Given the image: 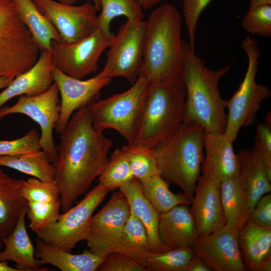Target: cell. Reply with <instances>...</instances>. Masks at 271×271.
I'll return each mask as SVG.
<instances>
[{
	"label": "cell",
	"instance_id": "obj_1",
	"mask_svg": "<svg viewBox=\"0 0 271 271\" xmlns=\"http://www.w3.org/2000/svg\"><path fill=\"white\" fill-rule=\"evenodd\" d=\"M60 133L52 165L64 212L101 174L112 142L93 128L87 107L74 112Z\"/></svg>",
	"mask_w": 271,
	"mask_h": 271
},
{
	"label": "cell",
	"instance_id": "obj_2",
	"mask_svg": "<svg viewBox=\"0 0 271 271\" xmlns=\"http://www.w3.org/2000/svg\"><path fill=\"white\" fill-rule=\"evenodd\" d=\"M146 21L143 62L139 77L151 84L170 81L183 76L182 17L173 5L155 9Z\"/></svg>",
	"mask_w": 271,
	"mask_h": 271
},
{
	"label": "cell",
	"instance_id": "obj_3",
	"mask_svg": "<svg viewBox=\"0 0 271 271\" xmlns=\"http://www.w3.org/2000/svg\"><path fill=\"white\" fill-rule=\"evenodd\" d=\"M183 78L186 90L184 120L199 123L206 132H224L227 124V99L221 96L218 85L232 62L218 70L207 68L194 48L183 42Z\"/></svg>",
	"mask_w": 271,
	"mask_h": 271
},
{
	"label": "cell",
	"instance_id": "obj_4",
	"mask_svg": "<svg viewBox=\"0 0 271 271\" xmlns=\"http://www.w3.org/2000/svg\"><path fill=\"white\" fill-rule=\"evenodd\" d=\"M205 131L198 122L186 120L172 137L152 149L160 175L191 200L204 157Z\"/></svg>",
	"mask_w": 271,
	"mask_h": 271
},
{
	"label": "cell",
	"instance_id": "obj_5",
	"mask_svg": "<svg viewBox=\"0 0 271 271\" xmlns=\"http://www.w3.org/2000/svg\"><path fill=\"white\" fill-rule=\"evenodd\" d=\"M186 98L183 76L149 84L145 112L133 144L153 149L172 137L184 121Z\"/></svg>",
	"mask_w": 271,
	"mask_h": 271
},
{
	"label": "cell",
	"instance_id": "obj_6",
	"mask_svg": "<svg viewBox=\"0 0 271 271\" xmlns=\"http://www.w3.org/2000/svg\"><path fill=\"white\" fill-rule=\"evenodd\" d=\"M149 88V82L139 77L126 91L87 106L93 128L102 132L115 130L127 144H133L145 112Z\"/></svg>",
	"mask_w": 271,
	"mask_h": 271
},
{
	"label": "cell",
	"instance_id": "obj_7",
	"mask_svg": "<svg viewBox=\"0 0 271 271\" xmlns=\"http://www.w3.org/2000/svg\"><path fill=\"white\" fill-rule=\"evenodd\" d=\"M40 51L12 0H0V76L15 77L27 71Z\"/></svg>",
	"mask_w": 271,
	"mask_h": 271
},
{
	"label": "cell",
	"instance_id": "obj_8",
	"mask_svg": "<svg viewBox=\"0 0 271 271\" xmlns=\"http://www.w3.org/2000/svg\"><path fill=\"white\" fill-rule=\"evenodd\" d=\"M241 46L247 56L248 66L239 88L232 97L227 99V119L224 132L233 142L242 127L256 121L261 103L271 95L269 88L255 81L260 56L256 40L248 35Z\"/></svg>",
	"mask_w": 271,
	"mask_h": 271
},
{
	"label": "cell",
	"instance_id": "obj_9",
	"mask_svg": "<svg viewBox=\"0 0 271 271\" xmlns=\"http://www.w3.org/2000/svg\"><path fill=\"white\" fill-rule=\"evenodd\" d=\"M146 31V21L127 19L114 35L104 66L97 75L110 79L121 77L134 82L143 62Z\"/></svg>",
	"mask_w": 271,
	"mask_h": 271
},
{
	"label": "cell",
	"instance_id": "obj_10",
	"mask_svg": "<svg viewBox=\"0 0 271 271\" xmlns=\"http://www.w3.org/2000/svg\"><path fill=\"white\" fill-rule=\"evenodd\" d=\"M109 191L98 183L75 206L60 214L55 223L37 233V237L71 252L78 242L86 240L93 213Z\"/></svg>",
	"mask_w": 271,
	"mask_h": 271
},
{
	"label": "cell",
	"instance_id": "obj_11",
	"mask_svg": "<svg viewBox=\"0 0 271 271\" xmlns=\"http://www.w3.org/2000/svg\"><path fill=\"white\" fill-rule=\"evenodd\" d=\"M114 35H105L97 29L88 37L75 42L52 41L50 53L54 67L79 79L95 72L100 57L109 47Z\"/></svg>",
	"mask_w": 271,
	"mask_h": 271
},
{
	"label": "cell",
	"instance_id": "obj_12",
	"mask_svg": "<svg viewBox=\"0 0 271 271\" xmlns=\"http://www.w3.org/2000/svg\"><path fill=\"white\" fill-rule=\"evenodd\" d=\"M59 89L54 82L47 91L33 96L21 95L12 106L0 108V120L10 114L20 113L29 117L41 129V150L53 163L57 157V148L53 138V129L60 113Z\"/></svg>",
	"mask_w": 271,
	"mask_h": 271
},
{
	"label": "cell",
	"instance_id": "obj_13",
	"mask_svg": "<svg viewBox=\"0 0 271 271\" xmlns=\"http://www.w3.org/2000/svg\"><path fill=\"white\" fill-rule=\"evenodd\" d=\"M32 1L57 29L63 42L81 40L97 29L98 10L92 1L72 6L54 0Z\"/></svg>",
	"mask_w": 271,
	"mask_h": 271
},
{
	"label": "cell",
	"instance_id": "obj_14",
	"mask_svg": "<svg viewBox=\"0 0 271 271\" xmlns=\"http://www.w3.org/2000/svg\"><path fill=\"white\" fill-rule=\"evenodd\" d=\"M130 215L125 196L120 191L114 192L91 218L86 240L88 250L97 255L107 256L114 250Z\"/></svg>",
	"mask_w": 271,
	"mask_h": 271
},
{
	"label": "cell",
	"instance_id": "obj_15",
	"mask_svg": "<svg viewBox=\"0 0 271 271\" xmlns=\"http://www.w3.org/2000/svg\"><path fill=\"white\" fill-rule=\"evenodd\" d=\"M238 232L225 225L209 234L199 236L191 248L212 270L245 271Z\"/></svg>",
	"mask_w": 271,
	"mask_h": 271
},
{
	"label": "cell",
	"instance_id": "obj_16",
	"mask_svg": "<svg viewBox=\"0 0 271 271\" xmlns=\"http://www.w3.org/2000/svg\"><path fill=\"white\" fill-rule=\"evenodd\" d=\"M52 75L61 96L60 113L54 128L61 133L73 113L87 107L98 99L101 90L108 85L111 79L97 74L88 79L82 80L70 77L53 67Z\"/></svg>",
	"mask_w": 271,
	"mask_h": 271
},
{
	"label": "cell",
	"instance_id": "obj_17",
	"mask_svg": "<svg viewBox=\"0 0 271 271\" xmlns=\"http://www.w3.org/2000/svg\"><path fill=\"white\" fill-rule=\"evenodd\" d=\"M190 211L199 236H205L226 225L220 183L200 176L195 187Z\"/></svg>",
	"mask_w": 271,
	"mask_h": 271
},
{
	"label": "cell",
	"instance_id": "obj_18",
	"mask_svg": "<svg viewBox=\"0 0 271 271\" xmlns=\"http://www.w3.org/2000/svg\"><path fill=\"white\" fill-rule=\"evenodd\" d=\"M204 143L205 156L201 165L203 176L220 183L238 174L239 161L233 150V141L224 132L205 131Z\"/></svg>",
	"mask_w": 271,
	"mask_h": 271
},
{
	"label": "cell",
	"instance_id": "obj_19",
	"mask_svg": "<svg viewBox=\"0 0 271 271\" xmlns=\"http://www.w3.org/2000/svg\"><path fill=\"white\" fill-rule=\"evenodd\" d=\"M238 177L244 199V225L257 201L271 191V175L252 149L240 151Z\"/></svg>",
	"mask_w": 271,
	"mask_h": 271
},
{
	"label": "cell",
	"instance_id": "obj_20",
	"mask_svg": "<svg viewBox=\"0 0 271 271\" xmlns=\"http://www.w3.org/2000/svg\"><path fill=\"white\" fill-rule=\"evenodd\" d=\"M54 66L51 53L41 51L35 64L29 70L14 78L0 93V108L12 98L18 96H33L47 91L54 83L52 69Z\"/></svg>",
	"mask_w": 271,
	"mask_h": 271
},
{
	"label": "cell",
	"instance_id": "obj_21",
	"mask_svg": "<svg viewBox=\"0 0 271 271\" xmlns=\"http://www.w3.org/2000/svg\"><path fill=\"white\" fill-rule=\"evenodd\" d=\"M158 230L162 244L170 249L191 247L199 236L190 208L186 204L159 214Z\"/></svg>",
	"mask_w": 271,
	"mask_h": 271
},
{
	"label": "cell",
	"instance_id": "obj_22",
	"mask_svg": "<svg viewBox=\"0 0 271 271\" xmlns=\"http://www.w3.org/2000/svg\"><path fill=\"white\" fill-rule=\"evenodd\" d=\"M35 256L38 265L50 264L62 271H95L107 256H101L89 250L74 254L37 237Z\"/></svg>",
	"mask_w": 271,
	"mask_h": 271
},
{
	"label": "cell",
	"instance_id": "obj_23",
	"mask_svg": "<svg viewBox=\"0 0 271 271\" xmlns=\"http://www.w3.org/2000/svg\"><path fill=\"white\" fill-rule=\"evenodd\" d=\"M27 210H23L12 232L1 239L3 248L0 251V261L16 263L20 271H46L39 266L35 256V248L28 235L25 223Z\"/></svg>",
	"mask_w": 271,
	"mask_h": 271
},
{
	"label": "cell",
	"instance_id": "obj_24",
	"mask_svg": "<svg viewBox=\"0 0 271 271\" xmlns=\"http://www.w3.org/2000/svg\"><path fill=\"white\" fill-rule=\"evenodd\" d=\"M119 189L128 202L130 213L136 216L144 226L153 252L170 250L160 240L158 230L159 214L143 194L139 180L133 178Z\"/></svg>",
	"mask_w": 271,
	"mask_h": 271
},
{
	"label": "cell",
	"instance_id": "obj_25",
	"mask_svg": "<svg viewBox=\"0 0 271 271\" xmlns=\"http://www.w3.org/2000/svg\"><path fill=\"white\" fill-rule=\"evenodd\" d=\"M22 180L13 178L0 168V239L14 230L28 202L22 193Z\"/></svg>",
	"mask_w": 271,
	"mask_h": 271
},
{
	"label": "cell",
	"instance_id": "obj_26",
	"mask_svg": "<svg viewBox=\"0 0 271 271\" xmlns=\"http://www.w3.org/2000/svg\"><path fill=\"white\" fill-rule=\"evenodd\" d=\"M238 241L243 263L249 270L271 256V227L247 221L238 232Z\"/></svg>",
	"mask_w": 271,
	"mask_h": 271
},
{
	"label": "cell",
	"instance_id": "obj_27",
	"mask_svg": "<svg viewBox=\"0 0 271 271\" xmlns=\"http://www.w3.org/2000/svg\"><path fill=\"white\" fill-rule=\"evenodd\" d=\"M23 23L39 46L41 51L50 52L52 41H61L54 25L40 12L32 0H12Z\"/></svg>",
	"mask_w": 271,
	"mask_h": 271
},
{
	"label": "cell",
	"instance_id": "obj_28",
	"mask_svg": "<svg viewBox=\"0 0 271 271\" xmlns=\"http://www.w3.org/2000/svg\"><path fill=\"white\" fill-rule=\"evenodd\" d=\"M113 251L128 256L147 269L148 258L153 251L144 226L131 213Z\"/></svg>",
	"mask_w": 271,
	"mask_h": 271
},
{
	"label": "cell",
	"instance_id": "obj_29",
	"mask_svg": "<svg viewBox=\"0 0 271 271\" xmlns=\"http://www.w3.org/2000/svg\"><path fill=\"white\" fill-rule=\"evenodd\" d=\"M139 181L143 194L159 214L179 205L191 204L192 200L184 193L172 192L169 183L159 174Z\"/></svg>",
	"mask_w": 271,
	"mask_h": 271
},
{
	"label": "cell",
	"instance_id": "obj_30",
	"mask_svg": "<svg viewBox=\"0 0 271 271\" xmlns=\"http://www.w3.org/2000/svg\"><path fill=\"white\" fill-rule=\"evenodd\" d=\"M0 166L15 169L43 181H55L52 163L42 150L18 155L0 156Z\"/></svg>",
	"mask_w": 271,
	"mask_h": 271
},
{
	"label": "cell",
	"instance_id": "obj_31",
	"mask_svg": "<svg viewBox=\"0 0 271 271\" xmlns=\"http://www.w3.org/2000/svg\"><path fill=\"white\" fill-rule=\"evenodd\" d=\"M220 192L226 225L238 232L244 226V199L238 174L221 182Z\"/></svg>",
	"mask_w": 271,
	"mask_h": 271
},
{
	"label": "cell",
	"instance_id": "obj_32",
	"mask_svg": "<svg viewBox=\"0 0 271 271\" xmlns=\"http://www.w3.org/2000/svg\"><path fill=\"white\" fill-rule=\"evenodd\" d=\"M101 13L97 17V29L106 35H113L110 23L115 18L124 16L128 20L142 21L143 7L138 0H99Z\"/></svg>",
	"mask_w": 271,
	"mask_h": 271
},
{
	"label": "cell",
	"instance_id": "obj_33",
	"mask_svg": "<svg viewBox=\"0 0 271 271\" xmlns=\"http://www.w3.org/2000/svg\"><path fill=\"white\" fill-rule=\"evenodd\" d=\"M134 178L123 148H117L111 154L108 162L99 177V183L109 191L120 187Z\"/></svg>",
	"mask_w": 271,
	"mask_h": 271
},
{
	"label": "cell",
	"instance_id": "obj_34",
	"mask_svg": "<svg viewBox=\"0 0 271 271\" xmlns=\"http://www.w3.org/2000/svg\"><path fill=\"white\" fill-rule=\"evenodd\" d=\"M122 148L125 153L134 178L140 181L160 175L152 148L135 144H127Z\"/></svg>",
	"mask_w": 271,
	"mask_h": 271
},
{
	"label": "cell",
	"instance_id": "obj_35",
	"mask_svg": "<svg viewBox=\"0 0 271 271\" xmlns=\"http://www.w3.org/2000/svg\"><path fill=\"white\" fill-rule=\"evenodd\" d=\"M194 256L191 247L153 252L148 258L147 268L148 271H186Z\"/></svg>",
	"mask_w": 271,
	"mask_h": 271
},
{
	"label": "cell",
	"instance_id": "obj_36",
	"mask_svg": "<svg viewBox=\"0 0 271 271\" xmlns=\"http://www.w3.org/2000/svg\"><path fill=\"white\" fill-rule=\"evenodd\" d=\"M60 208V202H28L26 215L29 227L36 234L44 230L57 220Z\"/></svg>",
	"mask_w": 271,
	"mask_h": 271
},
{
	"label": "cell",
	"instance_id": "obj_37",
	"mask_svg": "<svg viewBox=\"0 0 271 271\" xmlns=\"http://www.w3.org/2000/svg\"><path fill=\"white\" fill-rule=\"evenodd\" d=\"M22 193L27 202H60V195L55 182H45L36 178L22 180Z\"/></svg>",
	"mask_w": 271,
	"mask_h": 271
},
{
	"label": "cell",
	"instance_id": "obj_38",
	"mask_svg": "<svg viewBox=\"0 0 271 271\" xmlns=\"http://www.w3.org/2000/svg\"><path fill=\"white\" fill-rule=\"evenodd\" d=\"M242 28L250 35L271 36V5H263L248 11L241 22Z\"/></svg>",
	"mask_w": 271,
	"mask_h": 271
},
{
	"label": "cell",
	"instance_id": "obj_39",
	"mask_svg": "<svg viewBox=\"0 0 271 271\" xmlns=\"http://www.w3.org/2000/svg\"><path fill=\"white\" fill-rule=\"evenodd\" d=\"M40 137L38 131L33 128L20 138L0 140V156H15L39 151L41 150Z\"/></svg>",
	"mask_w": 271,
	"mask_h": 271
},
{
	"label": "cell",
	"instance_id": "obj_40",
	"mask_svg": "<svg viewBox=\"0 0 271 271\" xmlns=\"http://www.w3.org/2000/svg\"><path fill=\"white\" fill-rule=\"evenodd\" d=\"M270 112L266 115L264 122L256 127L253 152L259 158L271 175V124Z\"/></svg>",
	"mask_w": 271,
	"mask_h": 271
},
{
	"label": "cell",
	"instance_id": "obj_41",
	"mask_svg": "<svg viewBox=\"0 0 271 271\" xmlns=\"http://www.w3.org/2000/svg\"><path fill=\"white\" fill-rule=\"evenodd\" d=\"M183 13L189 44L195 48L197 25L200 16L211 0H183Z\"/></svg>",
	"mask_w": 271,
	"mask_h": 271
},
{
	"label": "cell",
	"instance_id": "obj_42",
	"mask_svg": "<svg viewBox=\"0 0 271 271\" xmlns=\"http://www.w3.org/2000/svg\"><path fill=\"white\" fill-rule=\"evenodd\" d=\"M99 271H148L128 256L112 251L98 267Z\"/></svg>",
	"mask_w": 271,
	"mask_h": 271
},
{
	"label": "cell",
	"instance_id": "obj_43",
	"mask_svg": "<svg viewBox=\"0 0 271 271\" xmlns=\"http://www.w3.org/2000/svg\"><path fill=\"white\" fill-rule=\"evenodd\" d=\"M247 221L262 227H271V194L262 196L256 203Z\"/></svg>",
	"mask_w": 271,
	"mask_h": 271
},
{
	"label": "cell",
	"instance_id": "obj_44",
	"mask_svg": "<svg viewBox=\"0 0 271 271\" xmlns=\"http://www.w3.org/2000/svg\"><path fill=\"white\" fill-rule=\"evenodd\" d=\"M200 258L195 256L190 261L186 271H212Z\"/></svg>",
	"mask_w": 271,
	"mask_h": 271
},
{
	"label": "cell",
	"instance_id": "obj_45",
	"mask_svg": "<svg viewBox=\"0 0 271 271\" xmlns=\"http://www.w3.org/2000/svg\"><path fill=\"white\" fill-rule=\"evenodd\" d=\"M271 256L255 265L251 271H270Z\"/></svg>",
	"mask_w": 271,
	"mask_h": 271
},
{
	"label": "cell",
	"instance_id": "obj_46",
	"mask_svg": "<svg viewBox=\"0 0 271 271\" xmlns=\"http://www.w3.org/2000/svg\"><path fill=\"white\" fill-rule=\"evenodd\" d=\"M268 5H271V0H249L248 11L252 10L261 6Z\"/></svg>",
	"mask_w": 271,
	"mask_h": 271
},
{
	"label": "cell",
	"instance_id": "obj_47",
	"mask_svg": "<svg viewBox=\"0 0 271 271\" xmlns=\"http://www.w3.org/2000/svg\"><path fill=\"white\" fill-rule=\"evenodd\" d=\"M143 9H150L159 4L161 0H138Z\"/></svg>",
	"mask_w": 271,
	"mask_h": 271
},
{
	"label": "cell",
	"instance_id": "obj_48",
	"mask_svg": "<svg viewBox=\"0 0 271 271\" xmlns=\"http://www.w3.org/2000/svg\"><path fill=\"white\" fill-rule=\"evenodd\" d=\"M14 78L12 76H0V89L7 87Z\"/></svg>",
	"mask_w": 271,
	"mask_h": 271
},
{
	"label": "cell",
	"instance_id": "obj_49",
	"mask_svg": "<svg viewBox=\"0 0 271 271\" xmlns=\"http://www.w3.org/2000/svg\"><path fill=\"white\" fill-rule=\"evenodd\" d=\"M0 271H20L17 268L10 266L8 261H0Z\"/></svg>",
	"mask_w": 271,
	"mask_h": 271
},
{
	"label": "cell",
	"instance_id": "obj_50",
	"mask_svg": "<svg viewBox=\"0 0 271 271\" xmlns=\"http://www.w3.org/2000/svg\"><path fill=\"white\" fill-rule=\"evenodd\" d=\"M61 3L67 4V5H71L73 3H74L76 0H60ZM91 1L94 3L95 5L96 9L98 11L100 10L101 9V6L100 2L99 0H91Z\"/></svg>",
	"mask_w": 271,
	"mask_h": 271
},
{
	"label": "cell",
	"instance_id": "obj_51",
	"mask_svg": "<svg viewBox=\"0 0 271 271\" xmlns=\"http://www.w3.org/2000/svg\"><path fill=\"white\" fill-rule=\"evenodd\" d=\"M3 244L2 243V241L1 240V239H0V251L3 249Z\"/></svg>",
	"mask_w": 271,
	"mask_h": 271
},
{
	"label": "cell",
	"instance_id": "obj_52",
	"mask_svg": "<svg viewBox=\"0 0 271 271\" xmlns=\"http://www.w3.org/2000/svg\"><path fill=\"white\" fill-rule=\"evenodd\" d=\"M181 1H183V0H181Z\"/></svg>",
	"mask_w": 271,
	"mask_h": 271
}]
</instances>
